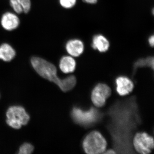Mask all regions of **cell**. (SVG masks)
<instances>
[{
    "mask_svg": "<svg viewBox=\"0 0 154 154\" xmlns=\"http://www.w3.org/2000/svg\"><path fill=\"white\" fill-rule=\"evenodd\" d=\"M31 63L38 74L44 79L55 83L63 92L71 91L76 84V79L75 76H69L63 79L58 78L55 66L43 59L34 57L31 58Z\"/></svg>",
    "mask_w": 154,
    "mask_h": 154,
    "instance_id": "obj_1",
    "label": "cell"
},
{
    "mask_svg": "<svg viewBox=\"0 0 154 154\" xmlns=\"http://www.w3.org/2000/svg\"><path fill=\"white\" fill-rule=\"evenodd\" d=\"M107 143L106 140L100 132L92 131L86 136L83 142V147L86 153H103L106 151Z\"/></svg>",
    "mask_w": 154,
    "mask_h": 154,
    "instance_id": "obj_2",
    "label": "cell"
},
{
    "mask_svg": "<svg viewBox=\"0 0 154 154\" xmlns=\"http://www.w3.org/2000/svg\"><path fill=\"white\" fill-rule=\"evenodd\" d=\"M71 114L75 122L85 127L95 124L99 121L101 116L99 110L94 107H91L88 110H84L79 107H74Z\"/></svg>",
    "mask_w": 154,
    "mask_h": 154,
    "instance_id": "obj_3",
    "label": "cell"
},
{
    "mask_svg": "<svg viewBox=\"0 0 154 154\" xmlns=\"http://www.w3.org/2000/svg\"><path fill=\"white\" fill-rule=\"evenodd\" d=\"M7 123L15 129H19L22 125L28 124L30 116L25 109L21 106H14L8 109L7 113Z\"/></svg>",
    "mask_w": 154,
    "mask_h": 154,
    "instance_id": "obj_4",
    "label": "cell"
},
{
    "mask_svg": "<svg viewBox=\"0 0 154 154\" xmlns=\"http://www.w3.org/2000/svg\"><path fill=\"white\" fill-rule=\"evenodd\" d=\"M133 144L136 150L139 153L149 154L154 148L153 138L146 133H137L134 138Z\"/></svg>",
    "mask_w": 154,
    "mask_h": 154,
    "instance_id": "obj_5",
    "label": "cell"
},
{
    "mask_svg": "<svg viewBox=\"0 0 154 154\" xmlns=\"http://www.w3.org/2000/svg\"><path fill=\"white\" fill-rule=\"evenodd\" d=\"M111 90L106 84H97L91 93V100L93 104L97 107H102L106 103V99L110 97Z\"/></svg>",
    "mask_w": 154,
    "mask_h": 154,
    "instance_id": "obj_6",
    "label": "cell"
},
{
    "mask_svg": "<svg viewBox=\"0 0 154 154\" xmlns=\"http://www.w3.org/2000/svg\"><path fill=\"white\" fill-rule=\"evenodd\" d=\"M116 91L120 96H124L129 94L134 87V83L129 78L125 76L117 77L115 80Z\"/></svg>",
    "mask_w": 154,
    "mask_h": 154,
    "instance_id": "obj_7",
    "label": "cell"
},
{
    "mask_svg": "<svg viewBox=\"0 0 154 154\" xmlns=\"http://www.w3.org/2000/svg\"><path fill=\"white\" fill-rule=\"evenodd\" d=\"M1 22L2 26L5 30L12 31L18 28L20 24V20L16 14L11 12H7L3 14Z\"/></svg>",
    "mask_w": 154,
    "mask_h": 154,
    "instance_id": "obj_8",
    "label": "cell"
},
{
    "mask_svg": "<svg viewBox=\"0 0 154 154\" xmlns=\"http://www.w3.org/2000/svg\"><path fill=\"white\" fill-rule=\"evenodd\" d=\"M66 49L71 56L78 57L82 54L85 46L82 42L79 39H72L67 42Z\"/></svg>",
    "mask_w": 154,
    "mask_h": 154,
    "instance_id": "obj_9",
    "label": "cell"
},
{
    "mask_svg": "<svg viewBox=\"0 0 154 154\" xmlns=\"http://www.w3.org/2000/svg\"><path fill=\"white\" fill-rule=\"evenodd\" d=\"M92 48L100 52H105L110 47V43L105 36L98 34L94 36L92 44Z\"/></svg>",
    "mask_w": 154,
    "mask_h": 154,
    "instance_id": "obj_10",
    "label": "cell"
},
{
    "mask_svg": "<svg viewBox=\"0 0 154 154\" xmlns=\"http://www.w3.org/2000/svg\"><path fill=\"white\" fill-rule=\"evenodd\" d=\"M76 66L75 60L72 56H63L60 61V68L64 73H69L74 71Z\"/></svg>",
    "mask_w": 154,
    "mask_h": 154,
    "instance_id": "obj_11",
    "label": "cell"
},
{
    "mask_svg": "<svg viewBox=\"0 0 154 154\" xmlns=\"http://www.w3.org/2000/svg\"><path fill=\"white\" fill-rule=\"evenodd\" d=\"M16 56V51L8 43L0 45V59L5 62L11 61Z\"/></svg>",
    "mask_w": 154,
    "mask_h": 154,
    "instance_id": "obj_12",
    "label": "cell"
},
{
    "mask_svg": "<svg viewBox=\"0 0 154 154\" xmlns=\"http://www.w3.org/2000/svg\"><path fill=\"white\" fill-rule=\"evenodd\" d=\"M145 66L149 67L152 69H154V58L149 57L147 58L146 59L139 60L135 63L134 64V69L140 67H144Z\"/></svg>",
    "mask_w": 154,
    "mask_h": 154,
    "instance_id": "obj_13",
    "label": "cell"
},
{
    "mask_svg": "<svg viewBox=\"0 0 154 154\" xmlns=\"http://www.w3.org/2000/svg\"><path fill=\"white\" fill-rule=\"evenodd\" d=\"M17 5L22 8L23 12L27 14L30 11L31 8L30 0H15Z\"/></svg>",
    "mask_w": 154,
    "mask_h": 154,
    "instance_id": "obj_14",
    "label": "cell"
},
{
    "mask_svg": "<svg viewBox=\"0 0 154 154\" xmlns=\"http://www.w3.org/2000/svg\"><path fill=\"white\" fill-rule=\"evenodd\" d=\"M34 147L30 143H25L19 149V153L20 154H30L33 152Z\"/></svg>",
    "mask_w": 154,
    "mask_h": 154,
    "instance_id": "obj_15",
    "label": "cell"
},
{
    "mask_svg": "<svg viewBox=\"0 0 154 154\" xmlns=\"http://www.w3.org/2000/svg\"><path fill=\"white\" fill-rule=\"evenodd\" d=\"M76 0H60L61 6L65 8L69 9L75 5Z\"/></svg>",
    "mask_w": 154,
    "mask_h": 154,
    "instance_id": "obj_16",
    "label": "cell"
},
{
    "mask_svg": "<svg viewBox=\"0 0 154 154\" xmlns=\"http://www.w3.org/2000/svg\"><path fill=\"white\" fill-rule=\"evenodd\" d=\"M149 43L151 46L153 47L154 45V35L150 36L149 38Z\"/></svg>",
    "mask_w": 154,
    "mask_h": 154,
    "instance_id": "obj_17",
    "label": "cell"
},
{
    "mask_svg": "<svg viewBox=\"0 0 154 154\" xmlns=\"http://www.w3.org/2000/svg\"><path fill=\"white\" fill-rule=\"evenodd\" d=\"M85 2L90 4H94L97 3L98 0H83Z\"/></svg>",
    "mask_w": 154,
    "mask_h": 154,
    "instance_id": "obj_18",
    "label": "cell"
},
{
    "mask_svg": "<svg viewBox=\"0 0 154 154\" xmlns=\"http://www.w3.org/2000/svg\"><path fill=\"white\" fill-rule=\"evenodd\" d=\"M116 152L113 149L108 150L107 152H105L106 154H115Z\"/></svg>",
    "mask_w": 154,
    "mask_h": 154,
    "instance_id": "obj_19",
    "label": "cell"
}]
</instances>
